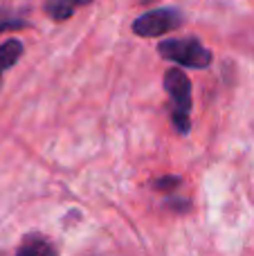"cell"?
<instances>
[{
	"label": "cell",
	"instance_id": "cell-1",
	"mask_svg": "<svg viewBox=\"0 0 254 256\" xmlns=\"http://www.w3.org/2000/svg\"><path fill=\"white\" fill-rule=\"evenodd\" d=\"M162 86L171 99V122L180 135L192 130V81L182 68H171L164 72Z\"/></svg>",
	"mask_w": 254,
	"mask_h": 256
},
{
	"label": "cell",
	"instance_id": "cell-2",
	"mask_svg": "<svg viewBox=\"0 0 254 256\" xmlns=\"http://www.w3.org/2000/svg\"><path fill=\"white\" fill-rule=\"evenodd\" d=\"M158 54L166 61L178 63L180 68H192V70H205L212 66L210 48L202 45L200 38L196 36H184V38H166L158 43Z\"/></svg>",
	"mask_w": 254,
	"mask_h": 256
},
{
	"label": "cell",
	"instance_id": "cell-3",
	"mask_svg": "<svg viewBox=\"0 0 254 256\" xmlns=\"http://www.w3.org/2000/svg\"><path fill=\"white\" fill-rule=\"evenodd\" d=\"M182 12L176 7L148 9L146 14H142L133 20V34L142 36V38H160V36L178 30L182 25Z\"/></svg>",
	"mask_w": 254,
	"mask_h": 256
},
{
	"label": "cell",
	"instance_id": "cell-4",
	"mask_svg": "<svg viewBox=\"0 0 254 256\" xmlns=\"http://www.w3.org/2000/svg\"><path fill=\"white\" fill-rule=\"evenodd\" d=\"M86 4H92V0H48L45 2V14H48L52 20L63 22L72 16L79 7H86Z\"/></svg>",
	"mask_w": 254,
	"mask_h": 256
},
{
	"label": "cell",
	"instance_id": "cell-5",
	"mask_svg": "<svg viewBox=\"0 0 254 256\" xmlns=\"http://www.w3.org/2000/svg\"><path fill=\"white\" fill-rule=\"evenodd\" d=\"M25 52V45L18 38H7L0 45V86H2V74L18 63V58Z\"/></svg>",
	"mask_w": 254,
	"mask_h": 256
},
{
	"label": "cell",
	"instance_id": "cell-6",
	"mask_svg": "<svg viewBox=\"0 0 254 256\" xmlns=\"http://www.w3.org/2000/svg\"><path fill=\"white\" fill-rule=\"evenodd\" d=\"M20 256H52L56 254V248H54L52 243H50L45 236H27L25 240L20 243V248L16 250Z\"/></svg>",
	"mask_w": 254,
	"mask_h": 256
},
{
	"label": "cell",
	"instance_id": "cell-7",
	"mask_svg": "<svg viewBox=\"0 0 254 256\" xmlns=\"http://www.w3.org/2000/svg\"><path fill=\"white\" fill-rule=\"evenodd\" d=\"M25 27H30V22H27L25 18L16 16V14H12L7 7L0 4V34H2V32H14V30H25Z\"/></svg>",
	"mask_w": 254,
	"mask_h": 256
},
{
	"label": "cell",
	"instance_id": "cell-8",
	"mask_svg": "<svg viewBox=\"0 0 254 256\" xmlns=\"http://www.w3.org/2000/svg\"><path fill=\"white\" fill-rule=\"evenodd\" d=\"M180 184H182V178H180V176H164V178H158V180L153 182V189H158V191H174V189H178Z\"/></svg>",
	"mask_w": 254,
	"mask_h": 256
}]
</instances>
